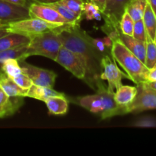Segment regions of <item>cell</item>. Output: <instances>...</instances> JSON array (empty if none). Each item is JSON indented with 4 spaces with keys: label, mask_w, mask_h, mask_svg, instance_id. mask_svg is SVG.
<instances>
[{
    "label": "cell",
    "mask_w": 156,
    "mask_h": 156,
    "mask_svg": "<svg viewBox=\"0 0 156 156\" xmlns=\"http://www.w3.org/2000/svg\"><path fill=\"white\" fill-rule=\"evenodd\" d=\"M146 86H148V88H151V89L156 91V80L155 81H147V82H144Z\"/></svg>",
    "instance_id": "obj_35"
},
{
    "label": "cell",
    "mask_w": 156,
    "mask_h": 156,
    "mask_svg": "<svg viewBox=\"0 0 156 156\" xmlns=\"http://www.w3.org/2000/svg\"><path fill=\"white\" fill-rule=\"evenodd\" d=\"M36 3H41V4H47V3L54 2L59 1V0H31Z\"/></svg>",
    "instance_id": "obj_36"
},
{
    "label": "cell",
    "mask_w": 156,
    "mask_h": 156,
    "mask_svg": "<svg viewBox=\"0 0 156 156\" xmlns=\"http://www.w3.org/2000/svg\"><path fill=\"white\" fill-rule=\"evenodd\" d=\"M145 65L148 69H151L156 66V42L151 40L147 34L145 41Z\"/></svg>",
    "instance_id": "obj_24"
},
{
    "label": "cell",
    "mask_w": 156,
    "mask_h": 156,
    "mask_svg": "<svg viewBox=\"0 0 156 156\" xmlns=\"http://www.w3.org/2000/svg\"><path fill=\"white\" fill-rule=\"evenodd\" d=\"M135 21L132 18L129 14L125 11L119 21V30L122 34L129 36L133 35Z\"/></svg>",
    "instance_id": "obj_27"
},
{
    "label": "cell",
    "mask_w": 156,
    "mask_h": 156,
    "mask_svg": "<svg viewBox=\"0 0 156 156\" xmlns=\"http://www.w3.org/2000/svg\"><path fill=\"white\" fill-rule=\"evenodd\" d=\"M50 114L64 115L68 111V101L65 95H58L49 97L44 101Z\"/></svg>",
    "instance_id": "obj_17"
},
{
    "label": "cell",
    "mask_w": 156,
    "mask_h": 156,
    "mask_svg": "<svg viewBox=\"0 0 156 156\" xmlns=\"http://www.w3.org/2000/svg\"><path fill=\"white\" fill-rule=\"evenodd\" d=\"M137 86H129L122 85L114 94V100L120 108L125 111L126 114V108L133 101L137 94Z\"/></svg>",
    "instance_id": "obj_15"
},
{
    "label": "cell",
    "mask_w": 156,
    "mask_h": 156,
    "mask_svg": "<svg viewBox=\"0 0 156 156\" xmlns=\"http://www.w3.org/2000/svg\"><path fill=\"white\" fill-rule=\"evenodd\" d=\"M148 0H132L125 11L135 21L142 19Z\"/></svg>",
    "instance_id": "obj_23"
},
{
    "label": "cell",
    "mask_w": 156,
    "mask_h": 156,
    "mask_svg": "<svg viewBox=\"0 0 156 156\" xmlns=\"http://www.w3.org/2000/svg\"><path fill=\"white\" fill-rule=\"evenodd\" d=\"M12 80L17 84L19 87H21V88L25 90H28L31 88L33 83H32V80L28 77V76H26L24 73H21L19 74L16 75L14 77L12 78Z\"/></svg>",
    "instance_id": "obj_30"
},
{
    "label": "cell",
    "mask_w": 156,
    "mask_h": 156,
    "mask_svg": "<svg viewBox=\"0 0 156 156\" xmlns=\"http://www.w3.org/2000/svg\"><path fill=\"white\" fill-rule=\"evenodd\" d=\"M102 80L96 83V93L78 98L79 105L93 114H99L102 120L125 114V111L116 103L115 92L109 91Z\"/></svg>",
    "instance_id": "obj_2"
},
{
    "label": "cell",
    "mask_w": 156,
    "mask_h": 156,
    "mask_svg": "<svg viewBox=\"0 0 156 156\" xmlns=\"http://www.w3.org/2000/svg\"><path fill=\"white\" fill-rule=\"evenodd\" d=\"M137 94L131 105L126 108V114L143 112L156 109V91L148 88L145 83L137 85Z\"/></svg>",
    "instance_id": "obj_7"
},
{
    "label": "cell",
    "mask_w": 156,
    "mask_h": 156,
    "mask_svg": "<svg viewBox=\"0 0 156 156\" xmlns=\"http://www.w3.org/2000/svg\"><path fill=\"white\" fill-rule=\"evenodd\" d=\"M110 52L113 59L123 69L129 80L136 85L147 82L150 69L119 39L112 40Z\"/></svg>",
    "instance_id": "obj_3"
},
{
    "label": "cell",
    "mask_w": 156,
    "mask_h": 156,
    "mask_svg": "<svg viewBox=\"0 0 156 156\" xmlns=\"http://www.w3.org/2000/svg\"><path fill=\"white\" fill-rule=\"evenodd\" d=\"M55 62L70 72L77 79L85 81L86 71L84 65L73 52L64 47H61Z\"/></svg>",
    "instance_id": "obj_10"
},
{
    "label": "cell",
    "mask_w": 156,
    "mask_h": 156,
    "mask_svg": "<svg viewBox=\"0 0 156 156\" xmlns=\"http://www.w3.org/2000/svg\"><path fill=\"white\" fill-rule=\"evenodd\" d=\"M102 71L100 75L101 80H106L108 82L109 91L115 92L122 85V81L123 79H129L128 75L124 73L119 69L116 62L110 57L108 54L105 55L101 60Z\"/></svg>",
    "instance_id": "obj_6"
},
{
    "label": "cell",
    "mask_w": 156,
    "mask_h": 156,
    "mask_svg": "<svg viewBox=\"0 0 156 156\" xmlns=\"http://www.w3.org/2000/svg\"><path fill=\"white\" fill-rule=\"evenodd\" d=\"M27 45H22L0 52V73H2V67L3 63L6 59L14 58V59H17L18 61H21L25 60V59H27L28 57L26 56Z\"/></svg>",
    "instance_id": "obj_22"
},
{
    "label": "cell",
    "mask_w": 156,
    "mask_h": 156,
    "mask_svg": "<svg viewBox=\"0 0 156 156\" xmlns=\"http://www.w3.org/2000/svg\"><path fill=\"white\" fill-rule=\"evenodd\" d=\"M133 37L139 41L145 42L147 37V32L145 30L143 20L140 19L135 21L134 30H133Z\"/></svg>",
    "instance_id": "obj_28"
},
{
    "label": "cell",
    "mask_w": 156,
    "mask_h": 156,
    "mask_svg": "<svg viewBox=\"0 0 156 156\" xmlns=\"http://www.w3.org/2000/svg\"><path fill=\"white\" fill-rule=\"evenodd\" d=\"M142 20L148 36L156 42V15L148 2L145 7Z\"/></svg>",
    "instance_id": "obj_20"
},
{
    "label": "cell",
    "mask_w": 156,
    "mask_h": 156,
    "mask_svg": "<svg viewBox=\"0 0 156 156\" xmlns=\"http://www.w3.org/2000/svg\"><path fill=\"white\" fill-rule=\"evenodd\" d=\"M131 2L132 0H107L105 10L102 13L106 21L102 27L105 33L119 27L121 18Z\"/></svg>",
    "instance_id": "obj_8"
},
{
    "label": "cell",
    "mask_w": 156,
    "mask_h": 156,
    "mask_svg": "<svg viewBox=\"0 0 156 156\" xmlns=\"http://www.w3.org/2000/svg\"><path fill=\"white\" fill-rule=\"evenodd\" d=\"M155 15H156V12H155Z\"/></svg>",
    "instance_id": "obj_40"
},
{
    "label": "cell",
    "mask_w": 156,
    "mask_h": 156,
    "mask_svg": "<svg viewBox=\"0 0 156 156\" xmlns=\"http://www.w3.org/2000/svg\"><path fill=\"white\" fill-rule=\"evenodd\" d=\"M69 9L73 11L77 15L83 16V5L85 0H60Z\"/></svg>",
    "instance_id": "obj_29"
},
{
    "label": "cell",
    "mask_w": 156,
    "mask_h": 156,
    "mask_svg": "<svg viewBox=\"0 0 156 156\" xmlns=\"http://www.w3.org/2000/svg\"><path fill=\"white\" fill-rule=\"evenodd\" d=\"M156 80V67L149 70L148 75V80L147 81H155Z\"/></svg>",
    "instance_id": "obj_34"
},
{
    "label": "cell",
    "mask_w": 156,
    "mask_h": 156,
    "mask_svg": "<svg viewBox=\"0 0 156 156\" xmlns=\"http://www.w3.org/2000/svg\"><path fill=\"white\" fill-rule=\"evenodd\" d=\"M7 25V23L4 22V21H0V28H3V27H6Z\"/></svg>",
    "instance_id": "obj_39"
},
{
    "label": "cell",
    "mask_w": 156,
    "mask_h": 156,
    "mask_svg": "<svg viewBox=\"0 0 156 156\" xmlns=\"http://www.w3.org/2000/svg\"><path fill=\"white\" fill-rule=\"evenodd\" d=\"M64 24L46 21L38 18H28L7 24L6 28L9 33L24 35L29 39L36 35L52 31Z\"/></svg>",
    "instance_id": "obj_5"
},
{
    "label": "cell",
    "mask_w": 156,
    "mask_h": 156,
    "mask_svg": "<svg viewBox=\"0 0 156 156\" xmlns=\"http://www.w3.org/2000/svg\"><path fill=\"white\" fill-rule=\"evenodd\" d=\"M30 18L28 6L0 0V21L9 23Z\"/></svg>",
    "instance_id": "obj_13"
},
{
    "label": "cell",
    "mask_w": 156,
    "mask_h": 156,
    "mask_svg": "<svg viewBox=\"0 0 156 156\" xmlns=\"http://www.w3.org/2000/svg\"><path fill=\"white\" fill-rule=\"evenodd\" d=\"M30 18H38L46 21L61 24H70L55 9L46 4L34 2L28 5Z\"/></svg>",
    "instance_id": "obj_12"
},
{
    "label": "cell",
    "mask_w": 156,
    "mask_h": 156,
    "mask_svg": "<svg viewBox=\"0 0 156 156\" xmlns=\"http://www.w3.org/2000/svg\"><path fill=\"white\" fill-rule=\"evenodd\" d=\"M155 67H156V66H155Z\"/></svg>",
    "instance_id": "obj_41"
},
{
    "label": "cell",
    "mask_w": 156,
    "mask_h": 156,
    "mask_svg": "<svg viewBox=\"0 0 156 156\" xmlns=\"http://www.w3.org/2000/svg\"><path fill=\"white\" fill-rule=\"evenodd\" d=\"M83 13L88 20H100L102 13L96 5L90 0H85L83 5Z\"/></svg>",
    "instance_id": "obj_25"
},
{
    "label": "cell",
    "mask_w": 156,
    "mask_h": 156,
    "mask_svg": "<svg viewBox=\"0 0 156 156\" xmlns=\"http://www.w3.org/2000/svg\"><path fill=\"white\" fill-rule=\"evenodd\" d=\"M63 94H64L63 93L58 92V91L54 90L53 88L39 86V85H36L33 84L31 86V88L28 90L26 97L32 98L41 101H44L49 97L63 95Z\"/></svg>",
    "instance_id": "obj_19"
},
{
    "label": "cell",
    "mask_w": 156,
    "mask_h": 156,
    "mask_svg": "<svg viewBox=\"0 0 156 156\" xmlns=\"http://www.w3.org/2000/svg\"><path fill=\"white\" fill-rule=\"evenodd\" d=\"M19 63L22 73L28 76L34 85L53 88L57 78V74L54 72L35 66L24 60L19 61Z\"/></svg>",
    "instance_id": "obj_9"
},
{
    "label": "cell",
    "mask_w": 156,
    "mask_h": 156,
    "mask_svg": "<svg viewBox=\"0 0 156 156\" xmlns=\"http://www.w3.org/2000/svg\"><path fill=\"white\" fill-rule=\"evenodd\" d=\"M2 70L3 73H6L9 77L12 78L16 75L22 73V69L20 66L19 61L17 59L10 58V59H6L3 63Z\"/></svg>",
    "instance_id": "obj_26"
},
{
    "label": "cell",
    "mask_w": 156,
    "mask_h": 156,
    "mask_svg": "<svg viewBox=\"0 0 156 156\" xmlns=\"http://www.w3.org/2000/svg\"><path fill=\"white\" fill-rule=\"evenodd\" d=\"M46 5L50 6L54 9L57 11L61 16L65 18L70 24H79L80 21L82 16L77 15L76 13L73 12L70 9H69L64 4H63L61 1L47 3Z\"/></svg>",
    "instance_id": "obj_21"
},
{
    "label": "cell",
    "mask_w": 156,
    "mask_h": 156,
    "mask_svg": "<svg viewBox=\"0 0 156 156\" xmlns=\"http://www.w3.org/2000/svg\"><path fill=\"white\" fill-rule=\"evenodd\" d=\"M106 34L111 40L119 39L133 54L136 55L143 63H145V51H146L145 42L139 41L133 36L122 34L119 30V26L110 30Z\"/></svg>",
    "instance_id": "obj_11"
},
{
    "label": "cell",
    "mask_w": 156,
    "mask_h": 156,
    "mask_svg": "<svg viewBox=\"0 0 156 156\" xmlns=\"http://www.w3.org/2000/svg\"><path fill=\"white\" fill-rule=\"evenodd\" d=\"M9 34V32L8 31L6 27H3V28H0V38L2 37L6 36V34Z\"/></svg>",
    "instance_id": "obj_37"
},
{
    "label": "cell",
    "mask_w": 156,
    "mask_h": 156,
    "mask_svg": "<svg viewBox=\"0 0 156 156\" xmlns=\"http://www.w3.org/2000/svg\"><path fill=\"white\" fill-rule=\"evenodd\" d=\"M90 1L98 6V8H99V10H100L101 13H102V12H104L107 0H90Z\"/></svg>",
    "instance_id": "obj_32"
},
{
    "label": "cell",
    "mask_w": 156,
    "mask_h": 156,
    "mask_svg": "<svg viewBox=\"0 0 156 156\" xmlns=\"http://www.w3.org/2000/svg\"><path fill=\"white\" fill-rule=\"evenodd\" d=\"M23 105V97H11L0 88V118L15 114Z\"/></svg>",
    "instance_id": "obj_14"
},
{
    "label": "cell",
    "mask_w": 156,
    "mask_h": 156,
    "mask_svg": "<svg viewBox=\"0 0 156 156\" xmlns=\"http://www.w3.org/2000/svg\"><path fill=\"white\" fill-rule=\"evenodd\" d=\"M3 1L13 3V4L19 5L28 6V0H3Z\"/></svg>",
    "instance_id": "obj_33"
},
{
    "label": "cell",
    "mask_w": 156,
    "mask_h": 156,
    "mask_svg": "<svg viewBox=\"0 0 156 156\" xmlns=\"http://www.w3.org/2000/svg\"><path fill=\"white\" fill-rule=\"evenodd\" d=\"M55 30L30 38L26 50L27 57L42 56L54 61L56 60L58 52L63 45Z\"/></svg>",
    "instance_id": "obj_4"
},
{
    "label": "cell",
    "mask_w": 156,
    "mask_h": 156,
    "mask_svg": "<svg viewBox=\"0 0 156 156\" xmlns=\"http://www.w3.org/2000/svg\"><path fill=\"white\" fill-rule=\"evenodd\" d=\"M55 30L63 47L73 52L80 59L86 71L84 82L96 91V83L101 80V60L106 54L96 47L93 38L82 30L79 24H64Z\"/></svg>",
    "instance_id": "obj_1"
},
{
    "label": "cell",
    "mask_w": 156,
    "mask_h": 156,
    "mask_svg": "<svg viewBox=\"0 0 156 156\" xmlns=\"http://www.w3.org/2000/svg\"><path fill=\"white\" fill-rule=\"evenodd\" d=\"M139 126H156V120L153 118L144 119L141 123H138Z\"/></svg>",
    "instance_id": "obj_31"
},
{
    "label": "cell",
    "mask_w": 156,
    "mask_h": 156,
    "mask_svg": "<svg viewBox=\"0 0 156 156\" xmlns=\"http://www.w3.org/2000/svg\"><path fill=\"white\" fill-rule=\"evenodd\" d=\"M30 39L24 35L9 33L0 38V52L22 45H27Z\"/></svg>",
    "instance_id": "obj_18"
},
{
    "label": "cell",
    "mask_w": 156,
    "mask_h": 156,
    "mask_svg": "<svg viewBox=\"0 0 156 156\" xmlns=\"http://www.w3.org/2000/svg\"><path fill=\"white\" fill-rule=\"evenodd\" d=\"M0 88L11 97H26L28 90L18 86L11 77L5 73H0Z\"/></svg>",
    "instance_id": "obj_16"
},
{
    "label": "cell",
    "mask_w": 156,
    "mask_h": 156,
    "mask_svg": "<svg viewBox=\"0 0 156 156\" xmlns=\"http://www.w3.org/2000/svg\"><path fill=\"white\" fill-rule=\"evenodd\" d=\"M148 2L149 3L154 12H156V0H148Z\"/></svg>",
    "instance_id": "obj_38"
}]
</instances>
